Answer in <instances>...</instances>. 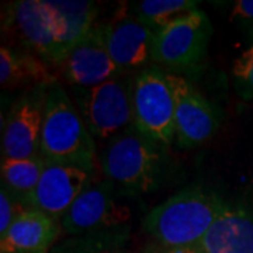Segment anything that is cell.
Returning <instances> with one entry per match:
<instances>
[{
	"mask_svg": "<svg viewBox=\"0 0 253 253\" xmlns=\"http://www.w3.org/2000/svg\"><path fill=\"white\" fill-rule=\"evenodd\" d=\"M215 191L191 186L152 208L144 219L146 232L166 249L199 245L228 208Z\"/></svg>",
	"mask_w": 253,
	"mask_h": 253,
	"instance_id": "obj_1",
	"label": "cell"
},
{
	"mask_svg": "<svg viewBox=\"0 0 253 253\" xmlns=\"http://www.w3.org/2000/svg\"><path fill=\"white\" fill-rule=\"evenodd\" d=\"M166 163L163 145L141 134L134 126L110 139L100 156L106 180L118 194L129 196L158 189Z\"/></svg>",
	"mask_w": 253,
	"mask_h": 253,
	"instance_id": "obj_2",
	"label": "cell"
},
{
	"mask_svg": "<svg viewBox=\"0 0 253 253\" xmlns=\"http://www.w3.org/2000/svg\"><path fill=\"white\" fill-rule=\"evenodd\" d=\"M40 154L49 162L71 163L94 170V138L76 104L58 82L46 90Z\"/></svg>",
	"mask_w": 253,
	"mask_h": 253,
	"instance_id": "obj_3",
	"label": "cell"
},
{
	"mask_svg": "<svg viewBox=\"0 0 253 253\" xmlns=\"http://www.w3.org/2000/svg\"><path fill=\"white\" fill-rule=\"evenodd\" d=\"M132 126L152 141L170 145L176 139L174 97L166 73L151 66L131 82Z\"/></svg>",
	"mask_w": 253,
	"mask_h": 253,
	"instance_id": "obj_4",
	"label": "cell"
},
{
	"mask_svg": "<svg viewBox=\"0 0 253 253\" xmlns=\"http://www.w3.org/2000/svg\"><path fill=\"white\" fill-rule=\"evenodd\" d=\"M73 94L94 139L109 142L132 126L131 83L124 75L93 87H73Z\"/></svg>",
	"mask_w": 253,
	"mask_h": 253,
	"instance_id": "obj_5",
	"label": "cell"
},
{
	"mask_svg": "<svg viewBox=\"0 0 253 253\" xmlns=\"http://www.w3.org/2000/svg\"><path fill=\"white\" fill-rule=\"evenodd\" d=\"M117 194L107 180L91 181L62 215V229L73 236L129 231L131 208L120 203Z\"/></svg>",
	"mask_w": 253,
	"mask_h": 253,
	"instance_id": "obj_6",
	"label": "cell"
},
{
	"mask_svg": "<svg viewBox=\"0 0 253 253\" xmlns=\"http://www.w3.org/2000/svg\"><path fill=\"white\" fill-rule=\"evenodd\" d=\"M212 34L208 16L200 9L173 20L155 33L152 61L172 69H183L201 61Z\"/></svg>",
	"mask_w": 253,
	"mask_h": 253,
	"instance_id": "obj_7",
	"label": "cell"
},
{
	"mask_svg": "<svg viewBox=\"0 0 253 253\" xmlns=\"http://www.w3.org/2000/svg\"><path fill=\"white\" fill-rule=\"evenodd\" d=\"M48 86L26 90L7 111L1 131V158L27 159L40 155Z\"/></svg>",
	"mask_w": 253,
	"mask_h": 253,
	"instance_id": "obj_8",
	"label": "cell"
},
{
	"mask_svg": "<svg viewBox=\"0 0 253 253\" xmlns=\"http://www.w3.org/2000/svg\"><path fill=\"white\" fill-rule=\"evenodd\" d=\"M174 97L176 142L181 148L204 144L217 132V109L180 75L166 73Z\"/></svg>",
	"mask_w": 253,
	"mask_h": 253,
	"instance_id": "obj_9",
	"label": "cell"
},
{
	"mask_svg": "<svg viewBox=\"0 0 253 253\" xmlns=\"http://www.w3.org/2000/svg\"><path fill=\"white\" fill-rule=\"evenodd\" d=\"M63 78L73 87H93L124 72L110 56L104 24H96L66 54L61 63Z\"/></svg>",
	"mask_w": 253,
	"mask_h": 253,
	"instance_id": "obj_10",
	"label": "cell"
},
{
	"mask_svg": "<svg viewBox=\"0 0 253 253\" xmlns=\"http://www.w3.org/2000/svg\"><path fill=\"white\" fill-rule=\"evenodd\" d=\"M94 170L71 163L49 162L40 177L27 208L42 211L54 218H62L76 199L91 183Z\"/></svg>",
	"mask_w": 253,
	"mask_h": 253,
	"instance_id": "obj_11",
	"label": "cell"
},
{
	"mask_svg": "<svg viewBox=\"0 0 253 253\" xmlns=\"http://www.w3.org/2000/svg\"><path fill=\"white\" fill-rule=\"evenodd\" d=\"M11 20L27 51L37 55L48 66H61L62 52L44 0H20L14 3Z\"/></svg>",
	"mask_w": 253,
	"mask_h": 253,
	"instance_id": "obj_12",
	"label": "cell"
},
{
	"mask_svg": "<svg viewBox=\"0 0 253 253\" xmlns=\"http://www.w3.org/2000/svg\"><path fill=\"white\" fill-rule=\"evenodd\" d=\"M104 30L110 56L124 73L144 68L152 61L156 31L134 16H124L104 23Z\"/></svg>",
	"mask_w": 253,
	"mask_h": 253,
	"instance_id": "obj_13",
	"label": "cell"
},
{
	"mask_svg": "<svg viewBox=\"0 0 253 253\" xmlns=\"http://www.w3.org/2000/svg\"><path fill=\"white\" fill-rule=\"evenodd\" d=\"M61 229L56 218L34 208H26L0 238V253H48Z\"/></svg>",
	"mask_w": 253,
	"mask_h": 253,
	"instance_id": "obj_14",
	"label": "cell"
},
{
	"mask_svg": "<svg viewBox=\"0 0 253 253\" xmlns=\"http://www.w3.org/2000/svg\"><path fill=\"white\" fill-rule=\"evenodd\" d=\"M199 246L204 253H253V211L229 204Z\"/></svg>",
	"mask_w": 253,
	"mask_h": 253,
	"instance_id": "obj_15",
	"label": "cell"
},
{
	"mask_svg": "<svg viewBox=\"0 0 253 253\" xmlns=\"http://www.w3.org/2000/svg\"><path fill=\"white\" fill-rule=\"evenodd\" d=\"M44 3L52 20L59 49L65 58L96 26L97 6L94 1L83 0H44Z\"/></svg>",
	"mask_w": 253,
	"mask_h": 253,
	"instance_id": "obj_16",
	"label": "cell"
},
{
	"mask_svg": "<svg viewBox=\"0 0 253 253\" xmlns=\"http://www.w3.org/2000/svg\"><path fill=\"white\" fill-rule=\"evenodd\" d=\"M56 79L49 72V66L27 49L0 48V83L4 89H17L20 86H49Z\"/></svg>",
	"mask_w": 253,
	"mask_h": 253,
	"instance_id": "obj_17",
	"label": "cell"
},
{
	"mask_svg": "<svg viewBox=\"0 0 253 253\" xmlns=\"http://www.w3.org/2000/svg\"><path fill=\"white\" fill-rule=\"evenodd\" d=\"M45 163L46 159L41 154L27 159L1 158L0 173L3 187L9 190L26 208L28 199L40 181Z\"/></svg>",
	"mask_w": 253,
	"mask_h": 253,
	"instance_id": "obj_18",
	"label": "cell"
},
{
	"mask_svg": "<svg viewBox=\"0 0 253 253\" xmlns=\"http://www.w3.org/2000/svg\"><path fill=\"white\" fill-rule=\"evenodd\" d=\"M197 6L196 0H142L131 7V16L158 31L177 17L199 9Z\"/></svg>",
	"mask_w": 253,
	"mask_h": 253,
	"instance_id": "obj_19",
	"label": "cell"
},
{
	"mask_svg": "<svg viewBox=\"0 0 253 253\" xmlns=\"http://www.w3.org/2000/svg\"><path fill=\"white\" fill-rule=\"evenodd\" d=\"M128 231L94 232L73 236L51 249V253H124Z\"/></svg>",
	"mask_w": 253,
	"mask_h": 253,
	"instance_id": "obj_20",
	"label": "cell"
},
{
	"mask_svg": "<svg viewBox=\"0 0 253 253\" xmlns=\"http://www.w3.org/2000/svg\"><path fill=\"white\" fill-rule=\"evenodd\" d=\"M232 79L239 97L253 101V44L232 63Z\"/></svg>",
	"mask_w": 253,
	"mask_h": 253,
	"instance_id": "obj_21",
	"label": "cell"
},
{
	"mask_svg": "<svg viewBox=\"0 0 253 253\" xmlns=\"http://www.w3.org/2000/svg\"><path fill=\"white\" fill-rule=\"evenodd\" d=\"M23 210H26V207L9 190L1 186V190H0V238L7 232L13 221Z\"/></svg>",
	"mask_w": 253,
	"mask_h": 253,
	"instance_id": "obj_22",
	"label": "cell"
},
{
	"mask_svg": "<svg viewBox=\"0 0 253 253\" xmlns=\"http://www.w3.org/2000/svg\"><path fill=\"white\" fill-rule=\"evenodd\" d=\"M231 21L253 37V0H238L231 10Z\"/></svg>",
	"mask_w": 253,
	"mask_h": 253,
	"instance_id": "obj_23",
	"label": "cell"
},
{
	"mask_svg": "<svg viewBox=\"0 0 253 253\" xmlns=\"http://www.w3.org/2000/svg\"><path fill=\"white\" fill-rule=\"evenodd\" d=\"M165 253H204L201 251L199 245L194 246H183V248H172V249H166Z\"/></svg>",
	"mask_w": 253,
	"mask_h": 253,
	"instance_id": "obj_24",
	"label": "cell"
}]
</instances>
